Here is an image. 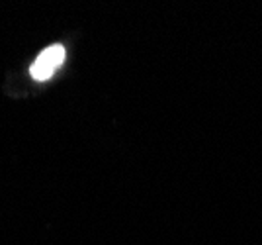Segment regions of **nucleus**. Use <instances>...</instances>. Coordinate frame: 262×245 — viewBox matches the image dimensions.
Instances as JSON below:
<instances>
[{"instance_id": "nucleus-1", "label": "nucleus", "mask_w": 262, "mask_h": 245, "mask_svg": "<svg viewBox=\"0 0 262 245\" xmlns=\"http://www.w3.org/2000/svg\"><path fill=\"white\" fill-rule=\"evenodd\" d=\"M63 61H65V47L63 45H51L33 61L30 73L35 80H47L49 77H53V73L61 67Z\"/></svg>"}]
</instances>
